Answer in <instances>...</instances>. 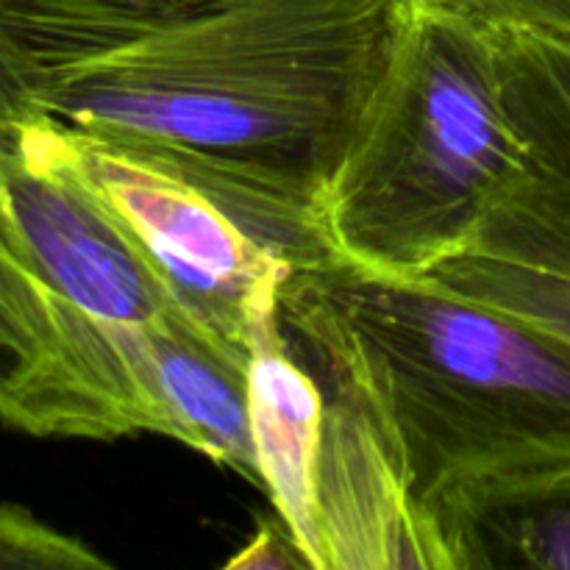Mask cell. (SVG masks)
<instances>
[{
	"label": "cell",
	"mask_w": 570,
	"mask_h": 570,
	"mask_svg": "<svg viewBox=\"0 0 570 570\" xmlns=\"http://www.w3.org/2000/svg\"><path fill=\"white\" fill-rule=\"evenodd\" d=\"M404 0H0V117L181 178L293 271L340 262L323 198Z\"/></svg>",
	"instance_id": "obj_1"
},
{
	"label": "cell",
	"mask_w": 570,
	"mask_h": 570,
	"mask_svg": "<svg viewBox=\"0 0 570 570\" xmlns=\"http://www.w3.org/2000/svg\"><path fill=\"white\" fill-rule=\"evenodd\" d=\"M278 321L440 529L451 501L570 456V345L510 312L328 262L289 273Z\"/></svg>",
	"instance_id": "obj_2"
},
{
	"label": "cell",
	"mask_w": 570,
	"mask_h": 570,
	"mask_svg": "<svg viewBox=\"0 0 570 570\" xmlns=\"http://www.w3.org/2000/svg\"><path fill=\"white\" fill-rule=\"evenodd\" d=\"M527 178L493 22L465 0H404L393 53L323 198L334 256L426 276Z\"/></svg>",
	"instance_id": "obj_3"
},
{
	"label": "cell",
	"mask_w": 570,
	"mask_h": 570,
	"mask_svg": "<svg viewBox=\"0 0 570 570\" xmlns=\"http://www.w3.org/2000/svg\"><path fill=\"white\" fill-rule=\"evenodd\" d=\"M6 198V195H3ZM145 326L87 315L0 212V423L31 438H167Z\"/></svg>",
	"instance_id": "obj_4"
},
{
	"label": "cell",
	"mask_w": 570,
	"mask_h": 570,
	"mask_svg": "<svg viewBox=\"0 0 570 570\" xmlns=\"http://www.w3.org/2000/svg\"><path fill=\"white\" fill-rule=\"evenodd\" d=\"M56 134L72 170L142 254L176 309L248 365L250 343L278 315L293 265L181 178L61 128Z\"/></svg>",
	"instance_id": "obj_5"
},
{
	"label": "cell",
	"mask_w": 570,
	"mask_h": 570,
	"mask_svg": "<svg viewBox=\"0 0 570 570\" xmlns=\"http://www.w3.org/2000/svg\"><path fill=\"white\" fill-rule=\"evenodd\" d=\"M493 31L529 178L482 226L570 273V37L501 22Z\"/></svg>",
	"instance_id": "obj_6"
},
{
	"label": "cell",
	"mask_w": 570,
	"mask_h": 570,
	"mask_svg": "<svg viewBox=\"0 0 570 570\" xmlns=\"http://www.w3.org/2000/svg\"><path fill=\"white\" fill-rule=\"evenodd\" d=\"M250 426L262 490L276 504L312 570H321L315 521V471L321 454L326 390L289 351L278 315L259 328L248 360Z\"/></svg>",
	"instance_id": "obj_7"
},
{
	"label": "cell",
	"mask_w": 570,
	"mask_h": 570,
	"mask_svg": "<svg viewBox=\"0 0 570 570\" xmlns=\"http://www.w3.org/2000/svg\"><path fill=\"white\" fill-rule=\"evenodd\" d=\"M145 340L167 440L184 443L262 488L250 426L248 365L181 315L148 323Z\"/></svg>",
	"instance_id": "obj_8"
},
{
	"label": "cell",
	"mask_w": 570,
	"mask_h": 570,
	"mask_svg": "<svg viewBox=\"0 0 570 570\" xmlns=\"http://www.w3.org/2000/svg\"><path fill=\"white\" fill-rule=\"evenodd\" d=\"M456 570H570V456L451 501Z\"/></svg>",
	"instance_id": "obj_9"
},
{
	"label": "cell",
	"mask_w": 570,
	"mask_h": 570,
	"mask_svg": "<svg viewBox=\"0 0 570 570\" xmlns=\"http://www.w3.org/2000/svg\"><path fill=\"white\" fill-rule=\"evenodd\" d=\"M426 276L521 317L570 345V273L507 243L488 226Z\"/></svg>",
	"instance_id": "obj_10"
},
{
	"label": "cell",
	"mask_w": 570,
	"mask_h": 570,
	"mask_svg": "<svg viewBox=\"0 0 570 570\" xmlns=\"http://www.w3.org/2000/svg\"><path fill=\"white\" fill-rule=\"evenodd\" d=\"M111 562L72 534L17 504H0V570H109Z\"/></svg>",
	"instance_id": "obj_11"
},
{
	"label": "cell",
	"mask_w": 570,
	"mask_h": 570,
	"mask_svg": "<svg viewBox=\"0 0 570 570\" xmlns=\"http://www.w3.org/2000/svg\"><path fill=\"white\" fill-rule=\"evenodd\" d=\"M471 6L501 26L538 28L570 37V0H471Z\"/></svg>",
	"instance_id": "obj_12"
},
{
	"label": "cell",
	"mask_w": 570,
	"mask_h": 570,
	"mask_svg": "<svg viewBox=\"0 0 570 570\" xmlns=\"http://www.w3.org/2000/svg\"><path fill=\"white\" fill-rule=\"evenodd\" d=\"M226 568H243V570H284V568H309V560L304 557V551L298 549V543L293 540V534L287 532V527H265L256 532V538L239 551L234 560L226 562Z\"/></svg>",
	"instance_id": "obj_13"
},
{
	"label": "cell",
	"mask_w": 570,
	"mask_h": 570,
	"mask_svg": "<svg viewBox=\"0 0 570 570\" xmlns=\"http://www.w3.org/2000/svg\"><path fill=\"white\" fill-rule=\"evenodd\" d=\"M465 3H471V0H465Z\"/></svg>",
	"instance_id": "obj_14"
}]
</instances>
